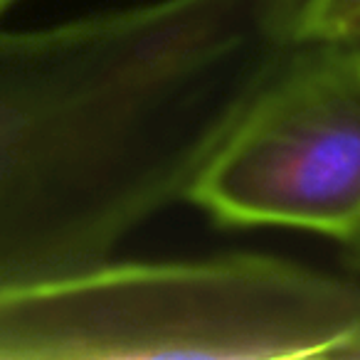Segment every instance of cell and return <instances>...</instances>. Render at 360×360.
I'll use <instances>...</instances> for the list:
<instances>
[{"instance_id": "3957f363", "label": "cell", "mask_w": 360, "mask_h": 360, "mask_svg": "<svg viewBox=\"0 0 360 360\" xmlns=\"http://www.w3.org/2000/svg\"><path fill=\"white\" fill-rule=\"evenodd\" d=\"M225 227H360V40L296 42L191 188Z\"/></svg>"}, {"instance_id": "5b68a950", "label": "cell", "mask_w": 360, "mask_h": 360, "mask_svg": "<svg viewBox=\"0 0 360 360\" xmlns=\"http://www.w3.org/2000/svg\"><path fill=\"white\" fill-rule=\"evenodd\" d=\"M343 247H345V257H348L350 266H355V269L360 271V227L348 240H343Z\"/></svg>"}, {"instance_id": "7a4b0ae2", "label": "cell", "mask_w": 360, "mask_h": 360, "mask_svg": "<svg viewBox=\"0 0 360 360\" xmlns=\"http://www.w3.org/2000/svg\"><path fill=\"white\" fill-rule=\"evenodd\" d=\"M163 358L360 360V284L235 252L0 289V360Z\"/></svg>"}, {"instance_id": "277c9868", "label": "cell", "mask_w": 360, "mask_h": 360, "mask_svg": "<svg viewBox=\"0 0 360 360\" xmlns=\"http://www.w3.org/2000/svg\"><path fill=\"white\" fill-rule=\"evenodd\" d=\"M296 40H360V0H304Z\"/></svg>"}, {"instance_id": "6da1fadb", "label": "cell", "mask_w": 360, "mask_h": 360, "mask_svg": "<svg viewBox=\"0 0 360 360\" xmlns=\"http://www.w3.org/2000/svg\"><path fill=\"white\" fill-rule=\"evenodd\" d=\"M304 0H148L0 25V289L114 259L186 202Z\"/></svg>"}, {"instance_id": "8992f818", "label": "cell", "mask_w": 360, "mask_h": 360, "mask_svg": "<svg viewBox=\"0 0 360 360\" xmlns=\"http://www.w3.org/2000/svg\"><path fill=\"white\" fill-rule=\"evenodd\" d=\"M18 3H20V0H0V18L8 15V13H11L13 8L18 6Z\"/></svg>"}]
</instances>
